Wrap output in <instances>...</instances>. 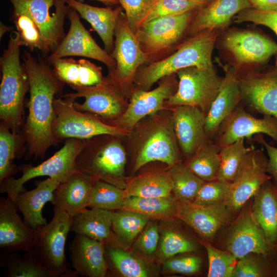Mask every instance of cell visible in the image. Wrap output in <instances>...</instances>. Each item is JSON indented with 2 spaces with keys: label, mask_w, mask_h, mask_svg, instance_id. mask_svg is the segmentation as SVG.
<instances>
[{
  "label": "cell",
  "mask_w": 277,
  "mask_h": 277,
  "mask_svg": "<svg viewBox=\"0 0 277 277\" xmlns=\"http://www.w3.org/2000/svg\"><path fill=\"white\" fill-rule=\"evenodd\" d=\"M23 58L29 86L28 114L24 127L26 158L33 155L44 157L50 147L60 143L52 132L53 102L55 95L61 93L64 84L46 61L37 60L27 51Z\"/></svg>",
  "instance_id": "6da1fadb"
},
{
  "label": "cell",
  "mask_w": 277,
  "mask_h": 277,
  "mask_svg": "<svg viewBox=\"0 0 277 277\" xmlns=\"http://www.w3.org/2000/svg\"><path fill=\"white\" fill-rule=\"evenodd\" d=\"M219 31L208 29L188 36L168 56L142 65L135 78L140 89L149 90L159 80L183 68L193 66L214 68L212 54Z\"/></svg>",
  "instance_id": "7a4b0ae2"
},
{
  "label": "cell",
  "mask_w": 277,
  "mask_h": 277,
  "mask_svg": "<svg viewBox=\"0 0 277 277\" xmlns=\"http://www.w3.org/2000/svg\"><path fill=\"white\" fill-rule=\"evenodd\" d=\"M14 32L15 36L10 35L7 48L1 57L0 118L1 123L18 133L23 123L24 102L29 86L21 63L18 36Z\"/></svg>",
  "instance_id": "3957f363"
},
{
  "label": "cell",
  "mask_w": 277,
  "mask_h": 277,
  "mask_svg": "<svg viewBox=\"0 0 277 277\" xmlns=\"http://www.w3.org/2000/svg\"><path fill=\"white\" fill-rule=\"evenodd\" d=\"M198 10L162 17L141 25L136 36L147 63L161 60L175 51L185 40L189 27Z\"/></svg>",
  "instance_id": "277c9868"
},
{
  "label": "cell",
  "mask_w": 277,
  "mask_h": 277,
  "mask_svg": "<svg viewBox=\"0 0 277 277\" xmlns=\"http://www.w3.org/2000/svg\"><path fill=\"white\" fill-rule=\"evenodd\" d=\"M86 140L76 138L65 140L63 146L52 156L39 165H22V175L12 176L1 183L0 192L15 203L19 193L26 190L24 185L29 180L38 176H47L60 183L66 181L74 172L76 159L83 147Z\"/></svg>",
  "instance_id": "5b68a950"
},
{
  "label": "cell",
  "mask_w": 277,
  "mask_h": 277,
  "mask_svg": "<svg viewBox=\"0 0 277 277\" xmlns=\"http://www.w3.org/2000/svg\"><path fill=\"white\" fill-rule=\"evenodd\" d=\"M75 101V99L64 95L54 100L55 118L52 132L60 143L68 138L86 140L100 135L118 137L126 133L122 128L108 124L93 115L76 109Z\"/></svg>",
  "instance_id": "8992f818"
},
{
  "label": "cell",
  "mask_w": 277,
  "mask_h": 277,
  "mask_svg": "<svg viewBox=\"0 0 277 277\" xmlns=\"http://www.w3.org/2000/svg\"><path fill=\"white\" fill-rule=\"evenodd\" d=\"M126 161L125 150L118 141L109 140L97 145L90 138L86 140L76 159L74 171L122 188Z\"/></svg>",
  "instance_id": "52a82bcc"
},
{
  "label": "cell",
  "mask_w": 277,
  "mask_h": 277,
  "mask_svg": "<svg viewBox=\"0 0 277 277\" xmlns=\"http://www.w3.org/2000/svg\"><path fill=\"white\" fill-rule=\"evenodd\" d=\"M52 220L36 229L32 249L42 265L51 277L63 276L68 267L65 255V244L70 231L72 217L67 213L53 209Z\"/></svg>",
  "instance_id": "ba28073f"
},
{
  "label": "cell",
  "mask_w": 277,
  "mask_h": 277,
  "mask_svg": "<svg viewBox=\"0 0 277 277\" xmlns=\"http://www.w3.org/2000/svg\"><path fill=\"white\" fill-rule=\"evenodd\" d=\"M249 201L238 212L224 232L223 249L238 259L246 254L258 253L276 258L277 253L268 244L265 233L255 219Z\"/></svg>",
  "instance_id": "9c48e42d"
},
{
  "label": "cell",
  "mask_w": 277,
  "mask_h": 277,
  "mask_svg": "<svg viewBox=\"0 0 277 277\" xmlns=\"http://www.w3.org/2000/svg\"><path fill=\"white\" fill-rule=\"evenodd\" d=\"M178 85L175 92L167 100L169 104L197 107L206 115L217 95L222 77L214 68L189 67L176 72Z\"/></svg>",
  "instance_id": "30bf717a"
},
{
  "label": "cell",
  "mask_w": 277,
  "mask_h": 277,
  "mask_svg": "<svg viewBox=\"0 0 277 277\" xmlns=\"http://www.w3.org/2000/svg\"><path fill=\"white\" fill-rule=\"evenodd\" d=\"M110 55L115 62V67L109 72V77L121 88L131 84L139 68L147 63V58L123 11L117 22L114 48Z\"/></svg>",
  "instance_id": "8fae6325"
},
{
  "label": "cell",
  "mask_w": 277,
  "mask_h": 277,
  "mask_svg": "<svg viewBox=\"0 0 277 277\" xmlns=\"http://www.w3.org/2000/svg\"><path fill=\"white\" fill-rule=\"evenodd\" d=\"M268 159L252 147L245 157L224 203L235 215L272 176L267 172Z\"/></svg>",
  "instance_id": "7c38bea8"
},
{
  "label": "cell",
  "mask_w": 277,
  "mask_h": 277,
  "mask_svg": "<svg viewBox=\"0 0 277 277\" xmlns=\"http://www.w3.org/2000/svg\"><path fill=\"white\" fill-rule=\"evenodd\" d=\"M14 12L28 15L40 30L51 53L64 37V19L70 7L66 0H8Z\"/></svg>",
  "instance_id": "4fadbf2b"
},
{
  "label": "cell",
  "mask_w": 277,
  "mask_h": 277,
  "mask_svg": "<svg viewBox=\"0 0 277 277\" xmlns=\"http://www.w3.org/2000/svg\"><path fill=\"white\" fill-rule=\"evenodd\" d=\"M67 16L70 21L68 33L55 50L47 56L50 64L54 61L71 56H83L104 64L109 71L115 67V62L104 49L101 48L81 22L79 14L70 7Z\"/></svg>",
  "instance_id": "5bb4252c"
},
{
  "label": "cell",
  "mask_w": 277,
  "mask_h": 277,
  "mask_svg": "<svg viewBox=\"0 0 277 277\" xmlns=\"http://www.w3.org/2000/svg\"><path fill=\"white\" fill-rule=\"evenodd\" d=\"M234 215L224 203L197 205L177 202L175 217L192 228L204 242H209L229 225Z\"/></svg>",
  "instance_id": "9a60e30c"
},
{
  "label": "cell",
  "mask_w": 277,
  "mask_h": 277,
  "mask_svg": "<svg viewBox=\"0 0 277 277\" xmlns=\"http://www.w3.org/2000/svg\"><path fill=\"white\" fill-rule=\"evenodd\" d=\"M223 45L240 64L263 65L277 55V44L265 35L251 30L232 29L223 37Z\"/></svg>",
  "instance_id": "2e32d148"
},
{
  "label": "cell",
  "mask_w": 277,
  "mask_h": 277,
  "mask_svg": "<svg viewBox=\"0 0 277 277\" xmlns=\"http://www.w3.org/2000/svg\"><path fill=\"white\" fill-rule=\"evenodd\" d=\"M258 134L268 135L277 144V118L267 115L256 118L240 104L222 123L214 141L221 148Z\"/></svg>",
  "instance_id": "e0dca14e"
},
{
  "label": "cell",
  "mask_w": 277,
  "mask_h": 277,
  "mask_svg": "<svg viewBox=\"0 0 277 277\" xmlns=\"http://www.w3.org/2000/svg\"><path fill=\"white\" fill-rule=\"evenodd\" d=\"M176 73L163 78V81L152 90L137 89L131 95L127 110L112 126L125 130L132 129L145 116L154 114L163 109L165 101L168 100L176 91L178 82Z\"/></svg>",
  "instance_id": "ac0fdd59"
},
{
  "label": "cell",
  "mask_w": 277,
  "mask_h": 277,
  "mask_svg": "<svg viewBox=\"0 0 277 277\" xmlns=\"http://www.w3.org/2000/svg\"><path fill=\"white\" fill-rule=\"evenodd\" d=\"M121 87L109 77H105L100 84L84 88L64 95L76 100L84 97L83 103L74 102L75 108L98 119L112 120L121 114L123 109V99Z\"/></svg>",
  "instance_id": "d6986e66"
},
{
  "label": "cell",
  "mask_w": 277,
  "mask_h": 277,
  "mask_svg": "<svg viewBox=\"0 0 277 277\" xmlns=\"http://www.w3.org/2000/svg\"><path fill=\"white\" fill-rule=\"evenodd\" d=\"M242 101L263 115L277 118V68L239 77Z\"/></svg>",
  "instance_id": "ffe728a7"
},
{
  "label": "cell",
  "mask_w": 277,
  "mask_h": 277,
  "mask_svg": "<svg viewBox=\"0 0 277 277\" xmlns=\"http://www.w3.org/2000/svg\"><path fill=\"white\" fill-rule=\"evenodd\" d=\"M172 121L153 127L142 142L134 166L136 172L149 162L160 161L170 166L181 162Z\"/></svg>",
  "instance_id": "44dd1931"
},
{
  "label": "cell",
  "mask_w": 277,
  "mask_h": 277,
  "mask_svg": "<svg viewBox=\"0 0 277 277\" xmlns=\"http://www.w3.org/2000/svg\"><path fill=\"white\" fill-rule=\"evenodd\" d=\"M222 77L217 95L206 115L205 129L208 138L214 141L220 126L242 101L239 78L234 67L223 66Z\"/></svg>",
  "instance_id": "7402d4cb"
},
{
  "label": "cell",
  "mask_w": 277,
  "mask_h": 277,
  "mask_svg": "<svg viewBox=\"0 0 277 277\" xmlns=\"http://www.w3.org/2000/svg\"><path fill=\"white\" fill-rule=\"evenodd\" d=\"M171 121L177 143L190 157L210 140L205 129L206 114L196 107L175 106Z\"/></svg>",
  "instance_id": "603a6c76"
},
{
  "label": "cell",
  "mask_w": 277,
  "mask_h": 277,
  "mask_svg": "<svg viewBox=\"0 0 277 277\" xmlns=\"http://www.w3.org/2000/svg\"><path fill=\"white\" fill-rule=\"evenodd\" d=\"M15 203L7 196L0 199V248L7 252L27 251L34 246L36 230L17 214Z\"/></svg>",
  "instance_id": "cb8c5ba5"
},
{
  "label": "cell",
  "mask_w": 277,
  "mask_h": 277,
  "mask_svg": "<svg viewBox=\"0 0 277 277\" xmlns=\"http://www.w3.org/2000/svg\"><path fill=\"white\" fill-rule=\"evenodd\" d=\"M70 259L78 275L105 277L108 267L105 256V244L84 235L75 234L69 244Z\"/></svg>",
  "instance_id": "d4e9b609"
},
{
  "label": "cell",
  "mask_w": 277,
  "mask_h": 277,
  "mask_svg": "<svg viewBox=\"0 0 277 277\" xmlns=\"http://www.w3.org/2000/svg\"><path fill=\"white\" fill-rule=\"evenodd\" d=\"M252 8L247 0H212L199 10L189 27V36L208 29H224L239 12Z\"/></svg>",
  "instance_id": "484cf974"
},
{
  "label": "cell",
  "mask_w": 277,
  "mask_h": 277,
  "mask_svg": "<svg viewBox=\"0 0 277 277\" xmlns=\"http://www.w3.org/2000/svg\"><path fill=\"white\" fill-rule=\"evenodd\" d=\"M95 181L85 174L74 172L55 190L51 202L53 209L64 211L71 217L82 212L88 207Z\"/></svg>",
  "instance_id": "4316f807"
},
{
  "label": "cell",
  "mask_w": 277,
  "mask_h": 277,
  "mask_svg": "<svg viewBox=\"0 0 277 277\" xmlns=\"http://www.w3.org/2000/svg\"><path fill=\"white\" fill-rule=\"evenodd\" d=\"M60 182L48 177L34 182L35 187L18 194L15 201L16 208L23 215L24 222L34 229L47 223L42 209L48 202H52L54 192Z\"/></svg>",
  "instance_id": "83f0119b"
},
{
  "label": "cell",
  "mask_w": 277,
  "mask_h": 277,
  "mask_svg": "<svg viewBox=\"0 0 277 277\" xmlns=\"http://www.w3.org/2000/svg\"><path fill=\"white\" fill-rule=\"evenodd\" d=\"M66 3L91 25L102 39L104 49L110 55L114 48L117 22L123 10L122 7H97L77 0H66Z\"/></svg>",
  "instance_id": "f1b7e54d"
},
{
  "label": "cell",
  "mask_w": 277,
  "mask_h": 277,
  "mask_svg": "<svg viewBox=\"0 0 277 277\" xmlns=\"http://www.w3.org/2000/svg\"><path fill=\"white\" fill-rule=\"evenodd\" d=\"M51 65L57 77L75 91L98 85L105 78L101 67L85 59L63 57Z\"/></svg>",
  "instance_id": "f546056e"
},
{
  "label": "cell",
  "mask_w": 277,
  "mask_h": 277,
  "mask_svg": "<svg viewBox=\"0 0 277 277\" xmlns=\"http://www.w3.org/2000/svg\"><path fill=\"white\" fill-rule=\"evenodd\" d=\"M253 198L252 214L268 244L274 249L277 243V184L272 179L267 181Z\"/></svg>",
  "instance_id": "4dcf8cb0"
},
{
  "label": "cell",
  "mask_w": 277,
  "mask_h": 277,
  "mask_svg": "<svg viewBox=\"0 0 277 277\" xmlns=\"http://www.w3.org/2000/svg\"><path fill=\"white\" fill-rule=\"evenodd\" d=\"M113 211L96 208L85 209L72 217L70 231L109 244L114 236Z\"/></svg>",
  "instance_id": "1f68e13d"
},
{
  "label": "cell",
  "mask_w": 277,
  "mask_h": 277,
  "mask_svg": "<svg viewBox=\"0 0 277 277\" xmlns=\"http://www.w3.org/2000/svg\"><path fill=\"white\" fill-rule=\"evenodd\" d=\"M173 183L168 172H155L134 179L124 189L127 196L172 197Z\"/></svg>",
  "instance_id": "d6a6232c"
},
{
  "label": "cell",
  "mask_w": 277,
  "mask_h": 277,
  "mask_svg": "<svg viewBox=\"0 0 277 277\" xmlns=\"http://www.w3.org/2000/svg\"><path fill=\"white\" fill-rule=\"evenodd\" d=\"M177 207L174 197L127 196L122 209L138 212L150 220H166L175 217Z\"/></svg>",
  "instance_id": "836d02e7"
},
{
  "label": "cell",
  "mask_w": 277,
  "mask_h": 277,
  "mask_svg": "<svg viewBox=\"0 0 277 277\" xmlns=\"http://www.w3.org/2000/svg\"><path fill=\"white\" fill-rule=\"evenodd\" d=\"M1 264L7 268L5 276L51 277L40 263L32 249L25 251L23 255L18 252L2 251Z\"/></svg>",
  "instance_id": "e575fe53"
},
{
  "label": "cell",
  "mask_w": 277,
  "mask_h": 277,
  "mask_svg": "<svg viewBox=\"0 0 277 277\" xmlns=\"http://www.w3.org/2000/svg\"><path fill=\"white\" fill-rule=\"evenodd\" d=\"M220 149L214 141H209L189 157L185 165L204 181L216 180L221 162Z\"/></svg>",
  "instance_id": "d590c367"
},
{
  "label": "cell",
  "mask_w": 277,
  "mask_h": 277,
  "mask_svg": "<svg viewBox=\"0 0 277 277\" xmlns=\"http://www.w3.org/2000/svg\"><path fill=\"white\" fill-rule=\"evenodd\" d=\"M26 142L24 133H14L5 125L0 124V184L17 170L14 160L19 155L21 145Z\"/></svg>",
  "instance_id": "8d00e7d4"
},
{
  "label": "cell",
  "mask_w": 277,
  "mask_h": 277,
  "mask_svg": "<svg viewBox=\"0 0 277 277\" xmlns=\"http://www.w3.org/2000/svg\"><path fill=\"white\" fill-rule=\"evenodd\" d=\"M150 219L138 212L125 209L113 212L112 231L121 243L129 246L142 232Z\"/></svg>",
  "instance_id": "74e56055"
},
{
  "label": "cell",
  "mask_w": 277,
  "mask_h": 277,
  "mask_svg": "<svg viewBox=\"0 0 277 277\" xmlns=\"http://www.w3.org/2000/svg\"><path fill=\"white\" fill-rule=\"evenodd\" d=\"M173 183L172 193L179 202H193L200 187L205 182L181 162L171 166L168 171Z\"/></svg>",
  "instance_id": "f35d334b"
},
{
  "label": "cell",
  "mask_w": 277,
  "mask_h": 277,
  "mask_svg": "<svg viewBox=\"0 0 277 277\" xmlns=\"http://www.w3.org/2000/svg\"><path fill=\"white\" fill-rule=\"evenodd\" d=\"M105 256L117 273L125 277H147L149 271L145 263L134 254L112 245L105 246Z\"/></svg>",
  "instance_id": "ab89813d"
},
{
  "label": "cell",
  "mask_w": 277,
  "mask_h": 277,
  "mask_svg": "<svg viewBox=\"0 0 277 277\" xmlns=\"http://www.w3.org/2000/svg\"><path fill=\"white\" fill-rule=\"evenodd\" d=\"M196 243L187 235L174 228L166 229L160 237L156 252V260L163 263L178 254L192 253L197 251Z\"/></svg>",
  "instance_id": "60d3db41"
},
{
  "label": "cell",
  "mask_w": 277,
  "mask_h": 277,
  "mask_svg": "<svg viewBox=\"0 0 277 277\" xmlns=\"http://www.w3.org/2000/svg\"><path fill=\"white\" fill-rule=\"evenodd\" d=\"M244 140L240 139L221 148L217 180L230 183L233 180L245 157L253 147H247Z\"/></svg>",
  "instance_id": "b9f144b4"
},
{
  "label": "cell",
  "mask_w": 277,
  "mask_h": 277,
  "mask_svg": "<svg viewBox=\"0 0 277 277\" xmlns=\"http://www.w3.org/2000/svg\"><path fill=\"white\" fill-rule=\"evenodd\" d=\"M13 19L21 46H26L31 50L37 49L44 54L51 53L40 30L28 15L22 12L13 11Z\"/></svg>",
  "instance_id": "7bdbcfd3"
},
{
  "label": "cell",
  "mask_w": 277,
  "mask_h": 277,
  "mask_svg": "<svg viewBox=\"0 0 277 277\" xmlns=\"http://www.w3.org/2000/svg\"><path fill=\"white\" fill-rule=\"evenodd\" d=\"M125 199L124 189L112 184L97 180L91 189L88 207L111 211L122 209Z\"/></svg>",
  "instance_id": "ee69618b"
},
{
  "label": "cell",
  "mask_w": 277,
  "mask_h": 277,
  "mask_svg": "<svg viewBox=\"0 0 277 277\" xmlns=\"http://www.w3.org/2000/svg\"><path fill=\"white\" fill-rule=\"evenodd\" d=\"M276 258L251 252L239 259L232 277H272Z\"/></svg>",
  "instance_id": "f6af8a7d"
},
{
  "label": "cell",
  "mask_w": 277,
  "mask_h": 277,
  "mask_svg": "<svg viewBox=\"0 0 277 277\" xmlns=\"http://www.w3.org/2000/svg\"><path fill=\"white\" fill-rule=\"evenodd\" d=\"M209 262L208 277H232L238 259L232 253L213 247L203 242Z\"/></svg>",
  "instance_id": "bcb514c9"
},
{
  "label": "cell",
  "mask_w": 277,
  "mask_h": 277,
  "mask_svg": "<svg viewBox=\"0 0 277 277\" xmlns=\"http://www.w3.org/2000/svg\"><path fill=\"white\" fill-rule=\"evenodd\" d=\"M205 6L206 5L189 0H155L141 25L159 17L177 15L199 10Z\"/></svg>",
  "instance_id": "7dc6e473"
},
{
  "label": "cell",
  "mask_w": 277,
  "mask_h": 277,
  "mask_svg": "<svg viewBox=\"0 0 277 277\" xmlns=\"http://www.w3.org/2000/svg\"><path fill=\"white\" fill-rule=\"evenodd\" d=\"M231 183L217 179L204 182L199 190L193 203L207 205L224 203L229 192Z\"/></svg>",
  "instance_id": "c3c4849f"
},
{
  "label": "cell",
  "mask_w": 277,
  "mask_h": 277,
  "mask_svg": "<svg viewBox=\"0 0 277 277\" xmlns=\"http://www.w3.org/2000/svg\"><path fill=\"white\" fill-rule=\"evenodd\" d=\"M174 256L163 263V271L168 273L192 275L198 272L202 265L197 255L185 254Z\"/></svg>",
  "instance_id": "681fc988"
},
{
  "label": "cell",
  "mask_w": 277,
  "mask_h": 277,
  "mask_svg": "<svg viewBox=\"0 0 277 277\" xmlns=\"http://www.w3.org/2000/svg\"><path fill=\"white\" fill-rule=\"evenodd\" d=\"M155 0H117L125 11L131 29L135 33Z\"/></svg>",
  "instance_id": "f907efd6"
},
{
  "label": "cell",
  "mask_w": 277,
  "mask_h": 277,
  "mask_svg": "<svg viewBox=\"0 0 277 277\" xmlns=\"http://www.w3.org/2000/svg\"><path fill=\"white\" fill-rule=\"evenodd\" d=\"M233 20L237 23L251 22L256 25L265 26L277 36V11H264L249 8L239 12L234 16Z\"/></svg>",
  "instance_id": "816d5d0a"
},
{
  "label": "cell",
  "mask_w": 277,
  "mask_h": 277,
  "mask_svg": "<svg viewBox=\"0 0 277 277\" xmlns=\"http://www.w3.org/2000/svg\"><path fill=\"white\" fill-rule=\"evenodd\" d=\"M159 228L154 222H148L139 234L134 247L141 254L151 256L156 253L160 242Z\"/></svg>",
  "instance_id": "f5cc1de1"
},
{
  "label": "cell",
  "mask_w": 277,
  "mask_h": 277,
  "mask_svg": "<svg viewBox=\"0 0 277 277\" xmlns=\"http://www.w3.org/2000/svg\"><path fill=\"white\" fill-rule=\"evenodd\" d=\"M253 138V141L265 148L268 156L267 172L272 176V181L277 184V147L267 142L263 134H255Z\"/></svg>",
  "instance_id": "db71d44e"
},
{
  "label": "cell",
  "mask_w": 277,
  "mask_h": 277,
  "mask_svg": "<svg viewBox=\"0 0 277 277\" xmlns=\"http://www.w3.org/2000/svg\"><path fill=\"white\" fill-rule=\"evenodd\" d=\"M252 8L264 11H277V0H247Z\"/></svg>",
  "instance_id": "11a10c76"
},
{
  "label": "cell",
  "mask_w": 277,
  "mask_h": 277,
  "mask_svg": "<svg viewBox=\"0 0 277 277\" xmlns=\"http://www.w3.org/2000/svg\"><path fill=\"white\" fill-rule=\"evenodd\" d=\"M95 1H99L100 2L102 3L104 5L110 6H113L114 5L119 4V3L117 1V0H95Z\"/></svg>",
  "instance_id": "9f6ffc18"
},
{
  "label": "cell",
  "mask_w": 277,
  "mask_h": 277,
  "mask_svg": "<svg viewBox=\"0 0 277 277\" xmlns=\"http://www.w3.org/2000/svg\"><path fill=\"white\" fill-rule=\"evenodd\" d=\"M11 29L9 27H7L5 25H4L3 23H1V37L2 36H3L4 33L9 30H10Z\"/></svg>",
  "instance_id": "6f0895ef"
},
{
  "label": "cell",
  "mask_w": 277,
  "mask_h": 277,
  "mask_svg": "<svg viewBox=\"0 0 277 277\" xmlns=\"http://www.w3.org/2000/svg\"><path fill=\"white\" fill-rule=\"evenodd\" d=\"M272 276L277 277V256L274 262Z\"/></svg>",
  "instance_id": "680465c9"
},
{
  "label": "cell",
  "mask_w": 277,
  "mask_h": 277,
  "mask_svg": "<svg viewBox=\"0 0 277 277\" xmlns=\"http://www.w3.org/2000/svg\"><path fill=\"white\" fill-rule=\"evenodd\" d=\"M191 1H193L197 3H202L207 5L212 1V0H189Z\"/></svg>",
  "instance_id": "91938a15"
},
{
  "label": "cell",
  "mask_w": 277,
  "mask_h": 277,
  "mask_svg": "<svg viewBox=\"0 0 277 277\" xmlns=\"http://www.w3.org/2000/svg\"><path fill=\"white\" fill-rule=\"evenodd\" d=\"M274 249H275V251H276V252L277 253V243L274 247Z\"/></svg>",
  "instance_id": "94428289"
},
{
  "label": "cell",
  "mask_w": 277,
  "mask_h": 277,
  "mask_svg": "<svg viewBox=\"0 0 277 277\" xmlns=\"http://www.w3.org/2000/svg\"><path fill=\"white\" fill-rule=\"evenodd\" d=\"M274 67H275L277 68V55H276V60L275 64Z\"/></svg>",
  "instance_id": "6125c7cd"
}]
</instances>
